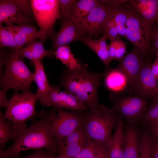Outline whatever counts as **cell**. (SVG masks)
<instances>
[{
  "mask_svg": "<svg viewBox=\"0 0 158 158\" xmlns=\"http://www.w3.org/2000/svg\"><path fill=\"white\" fill-rule=\"evenodd\" d=\"M152 138L158 142V121L150 123L144 126Z\"/></svg>",
  "mask_w": 158,
  "mask_h": 158,
  "instance_id": "8d00e7d4",
  "label": "cell"
},
{
  "mask_svg": "<svg viewBox=\"0 0 158 158\" xmlns=\"http://www.w3.org/2000/svg\"><path fill=\"white\" fill-rule=\"evenodd\" d=\"M14 1L20 12L25 17L32 19L33 14L30 0H14Z\"/></svg>",
  "mask_w": 158,
  "mask_h": 158,
  "instance_id": "836d02e7",
  "label": "cell"
},
{
  "mask_svg": "<svg viewBox=\"0 0 158 158\" xmlns=\"http://www.w3.org/2000/svg\"><path fill=\"white\" fill-rule=\"evenodd\" d=\"M104 83L110 94L120 95L128 91L129 82L125 72L118 66L114 68L109 66L105 68Z\"/></svg>",
  "mask_w": 158,
  "mask_h": 158,
  "instance_id": "2e32d148",
  "label": "cell"
},
{
  "mask_svg": "<svg viewBox=\"0 0 158 158\" xmlns=\"http://www.w3.org/2000/svg\"><path fill=\"white\" fill-rule=\"evenodd\" d=\"M81 111L88 140L99 145L109 147L112 130L122 117L112 107L103 104L98 108Z\"/></svg>",
  "mask_w": 158,
  "mask_h": 158,
  "instance_id": "3957f363",
  "label": "cell"
},
{
  "mask_svg": "<svg viewBox=\"0 0 158 158\" xmlns=\"http://www.w3.org/2000/svg\"><path fill=\"white\" fill-rule=\"evenodd\" d=\"M118 42V37L115 40L111 41L109 45V60L110 62L112 60H114Z\"/></svg>",
  "mask_w": 158,
  "mask_h": 158,
  "instance_id": "b9f144b4",
  "label": "cell"
},
{
  "mask_svg": "<svg viewBox=\"0 0 158 158\" xmlns=\"http://www.w3.org/2000/svg\"><path fill=\"white\" fill-rule=\"evenodd\" d=\"M126 50V44L121 38L118 37V42L114 60H120L124 56Z\"/></svg>",
  "mask_w": 158,
  "mask_h": 158,
  "instance_id": "74e56055",
  "label": "cell"
},
{
  "mask_svg": "<svg viewBox=\"0 0 158 158\" xmlns=\"http://www.w3.org/2000/svg\"><path fill=\"white\" fill-rule=\"evenodd\" d=\"M32 20L20 12L14 0H0V24H29Z\"/></svg>",
  "mask_w": 158,
  "mask_h": 158,
  "instance_id": "e0dca14e",
  "label": "cell"
},
{
  "mask_svg": "<svg viewBox=\"0 0 158 158\" xmlns=\"http://www.w3.org/2000/svg\"><path fill=\"white\" fill-rule=\"evenodd\" d=\"M54 153H53L49 152L47 158H70L59 155L58 156H56L55 155Z\"/></svg>",
  "mask_w": 158,
  "mask_h": 158,
  "instance_id": "bcb514c9",
  "label": "cell"
},
{
  "mask_svg": "<svg viewBox=\"0 0 158 158\" xmlns=\"http://www.w3.org/2000/svg\"><path fill=\"white\" fill-rule=\"evenodd\" d=\"M107 12L104 2L99 0L87 17L80 23L85 34L88 36L87 37L96 38L98 36L102 30Z\"/></svg>",
  "mask_w": 158,
  "mask_h": 158,
  "instance_id": "9a60e30c",
  "label": "cell"
},
{
  "mask_svg": "<svg viewBox=\"0 0 158 158\" xmlns=\"http://www.w3.org/2000/svg\"><path fill=\"white\" fill-rule=\"evenodd\" d=\"M6 26L12 32L19 48L23 47L37 39L42 40L39 30L30 24H7Z\"/></svg>",
  "mask_w": 158,
  "mask_h": 158,
  "instance_id": "d6986e66",
  "label": "cell"
},
{
  "mask_svg": "<svg viewBox=\"0 0 158 158\" xmlns=\"http://www.w3.org/2000/svg\"><path fill=\"white\" fill-rule=\"evenodd\" d=\"M33 65L35 68L34 81L37 86L36 93L38 100L41 103L46 99L48 95L50 85L41 61L34 60Z\"/></svg>",
  "mask_w": 158,
  "mask_h": 158,
  "instance_id": "7402d4cb",
  "label": "cell"
},
{
  "mask_svg": "<svg viewBox=\"0 0 158 158\" xmlns=\"http://www.w3.org/2000/svg\"><path fill=\"white\" fill-rule=\"evenodd\" d=\"M152 138L150 147L151 158H158V142L153 139L152 137Z\"/></svg>",
  "mask_w": 158,
  "mask_h": 158,
  "instance_id": "ee69618b",
  "label": "cell"
},
{
  "mask_svg": "<svg viewBox=\"0 0 158 158\" xmlns=\"http://www.w3.org/2000/svg\"><path fill=\"white\" fill-rule=\"evenodd\" d=\"M157 52H158V22L154 23L153 25L150 53L151 56H153Z\"/></svg>",
  "mask_w": 158,
  "mask_h": 158,
  "instance_id": "e575fe53",
  "label": "cell"
},
{
  "mask_svg": "<svg viewBox=\"0 0 158 158\" xmlns=\"http://www.w3.org/2000/svg\"><path fill=\"white\" fill-rule=\"evenodd\" d=\"M109 100L116 112L126 120L128 124L136 126L146 110L147 98L130 95L110 94Z\"/></svg>",
  "mask_w": 158,
  "mask_h": 158,
  "instance_id": "52a82bcc",
  "label": "cell"
},
{
  "mask_svg": "<svg viewBox=\"0 0 158 158\" xmlns=\"http://www.w3.org/2000/svg\"><path fill=\"white\" fill-rule=\"evenodd\" d=\"M152 137L145 130H141V145L139 158H151L150 147Z\"/></svg>",
  "mask_w": 158,
  "mask_h": 158,
  "instance_id": "f546056e",
  "label": "cell"
},
{
  "mask_svg": "<svg viewBox=\"0 0 158 158\" xmlns=\"http://www.w3.org/2000/svg\"><path fill=\"white\" fill-rule=\"evenodd\" d=\"M151 70L156 79L158 80V60L156 59L152 64Z\"/></svg>",
  "mask_w": 158,
  "mask_h": 158,
  "instance_id": "f6af8a7d",
  "label": "cell"
},
{
  "mask_svg": "<svg viewBox=\"0 0 158 158\" xmlns=\"http://www.w3.org/2000/svg\"><path fill=\"white\" fill-rule=\"evenodd\" d=\"M60 87L58 84L54 86L50 85L48 95L41 104L72 110L82 111L87 109V106L73 94L65 90L61 91Z\"/></svg>",
  "mask_w": 158,
  "mask_h": 158,
  "instance_id": "7c38bea8",
  "label": "cell"
},
{
  "mask_svg": "<svg viewBox=\"0 0 158 158\" xmlns=\"http://www.w3.org/2000/svg\"><path fill=\"white\" fill-rule=\"evenodd\" d=\"M124 125L122 119L116 125L109 147V158H123Z\"/></svg>",
  "mask_w": 158,
  "mask_h": 158,
  "instance_id": "603a6c76",
  "label": "cell"
},
{
  "mask_svg": "<svg viewBox=\"0 0 158 158\" xmlns=\"http://www.w3.org/2000/svg\"><path fill=\"white\" fill-rule=\"evenodd\" d=\"M0 158H2V157H0Z\"/></svg>",
  "mask_w": 158,
  "mask_h": 158,
  "instance_id": "c3c4849f",
  "label": "cell"
},
{
  "mask_svg": "<svg viewBox=\"0 0 158 158\" xmlns=\"http://www.w3.org/2000/svg\"><path fill=\"white\" fill-rule=\"evenodd\" d=\"M107 37L105 35L97 40H94L91 38L86 36L83 38L81 41L86 44L94 51L100 59L105 65V68L109 66V45L106 42Z\"/></svg>",
  "mask_w": 158,
  "mask_h": 158,
  "instance_id": "cb8c5ba5",
  "label": "cell"
},
{
  "mask_svg": "<svg viewBox=\"0 0 158 158\" xmlns=\"http://www.w3.org/2000/svg\"><path fill=\"white\" fill-rule=\"evenodd\" d=\"M33 18L44 42L54 32L57 19L61 20L58 0H30Z\"/></svg>",
  "mask_w": 158,
  "mask_h": 158,
  "instance_id": "ba28073f",
  "label": "cell"
},
{
  "mask_svg": "<svg viewBox=\"0 0 158 158\" xmlns=\"http://www.w3.org/2000/svg\"><path fill=\"white\" fill-rule=\"evenodd\" d=\"M109 147L100 146L93 158H109Z\"/></svg>",
  "mask_w": 158,
  "mask_h": 158,
  "instance_id": "ab89813d",
  "label": "cell"
},
{
  "mask_svg": "<svg viewBox=\"0 0 158 158\" xmlns=\"http://www.w3.org/2000/svg\"><path fill=\"white\" fill-rule=\"evenodd\" d=\"M126 4L147 21L153 23L158 21V0H129Z\"/></svg>",
  "mask_w": 158,
  "mask_h": 158,
  "instance_id": "ffe728a7",
  "label": "cell"
},
{
  "mask_svg": "<svg viewBox=\"0 0 158 158\" xmlns=\"http://www.w3.org/2000/svg\"><path fill=\"white\" fill-rule=\"evenodd\" d=\"M54 55L70 69L73 70L81 66L78 63L68 45L59 47L55 51Z\"/></svg>",
  "mask_w": 158,
  "mask_h": 158,
  "instance_id": "484cf974",
  "label": "cell"
},
{
  "mask_svg": "<svg viewBox=\"0 0 158 158\" xmlns=\"http://www.w3.org/2000/svg\"><path fill=\"white\" fill-rule=\"evenodd\" d=\"M153 24L129 8L125 37L148 57H150Z\"/></svg>",
  "mask_w": 158,
  "mask_h": 158,
  "instance_id": "8992f818",
  "label": "cell"
},
{
  "mask_svg": "<svg viewBox=\"0 0 158 158\" xmlns=\"http://www.w3.org/2000/svg\"><path fill=\"white\" fill-rule=\"evenodd\" d=\"M76 0H58L59 5L61 20L69 18Z\"/></svg>",
  "mask_w": 158,
  "mask_h": 158,
  "instance_id": "1f68e13d",
  "label": "cell"
},
{
  "mask_svg": "<svg viewBox=\"0 0 158 158\" xmlns=\"http://www.w3.org/2000/svg\"><path fill=\"white\" fill-rule=\"evenodd\" d=\"M15 51L18 56L22 58H26L29 59L31 64L33 65L34 59L32 51L29 44H28L24 47L18 49Z\"/></svg>",
  "mask_w": 158,
  "mask_h": 158,
  "instance_id": "d590c367",
  "label": "cell"
},
{
  "mask_svg": "<svg viewBox=\"0 0 158 158\" xmlns=\"http://www.w3.org/2000/svg\"><path fill=\"white\" fill-rule=\"evenodd\" d=\"M49 152L40 149L35 150L31 154L25 157H21L19 156L13 158H47Z\"/></svg>",
  "mask_w": 158,
  "mask_h": 158,
  "instance_id": "f35d334b",
  "label": "cell"
},
{
  "mask_svg": "<svg viewBox=\"0 0 158 158\" xmlns=\"http://www.w3.org/2000/svg\"><path fill=\"white\" fill-rule=\"evenodd\" d=\"M99 146L88 140L85 148L73 158H93Z\"/></svg>",
  "mask_w": 158,
  "mask_h": 158,
  "instance_id": "d6a6232c",
  "label": "cell"
},
{
  "mask_svg": "<svg viewBox=\"0 0 158 158\" xmlns=\"http://www.w3.org/2000/svg\"><path fill=\"white\" fill-rule=\"evenodd\" d=\"M156 54L157 56V58L156 59L158 60V52Z\"/></svg>",
  "mask_w": 158,
  "mask_h": 158,
  "instance_id": "7dc6e473",
  "label": "cell"
},
{
  "mask_svg": "<svg viewBox=\"0 0 158 158\" xmlns=\"http://www.w3.org/2000/svg\"><path fill=\"white\" fill-rule=\"evenodd\" d=\"M141 132L136 126H124L123 158H139Z\"/></svg>",
  "mask_w": 158,
  "mask_h": 158,
  "instance_id": "ac0fdd59",
  "label": "cell"
},
{
  "mask_svg": "<svg viewBox=\"0 0 158 158\" xmlns=\"http://www.w3.org/2000/svg\"><path fill=\"white\" fill-rule=\"evenodd\" d=\"M57 115L52 123V130L57 142L76 131L83 125L81 111H68L62 108H54Z\"/></svg>",
  "mask_w": 158,
  "mask_h": 158,
  "instance_id": "9c48e42d",
  "label": "cell"
},
{
  "mask_svg": "<svg viewBox=\"0 0 158 158\" xmlns=\"http://www.w3.org/2000/svg\"><path fill=\"white\" fill-rule=\"evenodd\" d=\"M44 42L40 40L38 41L35 40L28 44L31 48L34 61H41L44 56H47L49 54V50H45L43 46Z\"/></svg>",
  "mask_w": 158,
  "mask_h": 158,
  "instance_id": "4dcf8cb0",
  "label": "cell"
},
{
  "mask_svg": "<svg viewBox=\"0 0 158 158\" xmlns=\"http://www.w3.org/2000/svg\"><path fill=\"white\" fill-rule=\"evenodd\" d=\"M88 139L83 125L67 137L57 142L59 155L73 158L87 145Z\"/></svg>",
  "mask_w": 158,
  "mask_h": 158,
  "instance_id": "4fadbf2b",
  "label": "cell"
},
{
  "mask_svg": "<svg viewBox=\"0 0 158 158\" xmlns=\"http://www.w3.org/2000/svg\"><path fill=\"white\" fill-rule=\"evenodd\" d=\"M7 91L1 89L0 91V107L1 108L6 107L8 104L9 100L6 97Z\"/></svg>",
  "mask_w": 158,
  "mask_h": 158,
  "instance_id": "7bdbcfd3",
  "label": "cell"
},
{
  "mask_svg": "<svg viewBox=\"0 0 158 158\" xmlns=\"http://www.w3.org/2000/svg\"><path fill=\"white\" fill-rule=\"evenodd\" d=\"M149 57L134 46L130 52L124 55L120 60L117 66L127 75L129 82V87L146 64Z\"/></svg>",
  "mask_w": 158,
  "mask_h": 158,
  "instance_id": "5bb4252c",
  "label": "cell"
},
{
  "mask_svg": "<svg viewBox=\"0 0 158 158\" xmlns=\"http://www.w3.org/2000/svg\"><path fill=\"white\" fill-rule=\"evenodd\" d=\"M37 100L36 93H33L30 91H23L20 94L15 92L0 118L10 121L18 132L26 128V121L38 114L35 109Z\"/></svg>",
  "mask_w": 158,
  "mask_h": 158,
  "instance_id": "5b68a950",
  "label": "cell"
},
{
  "mask_svg": "<svg viewBox=\"0 0 158 158\" xmlns=\"http://www.w3.org/2000/svg\"><path fill=\"white\" fill-rule=\"evenodd\" d=\"M90 71L81 66L73 70H63L58 85L73 94L90 109L99 108L97 91L101 78L106 73Z\"/></svg>",
  "mask_w": 158,
  "mask_h": 158,
  "instance_id": "7a4b0ae2",
  "label": "cell"
},
{
  "mask_svg": "<svg viewBox=\"0 0 158 158\" xmlns=\"http://www.w3.org/2000/svg\"><path fill=\"white\" fill-rule=\"evenodd\" d=\"M4 72L0 77L2 89L8 91L12 89L16 92L18 90L30 91L31 84L34 81V73L31 72L24 63L23 58L16 54L15 51L5 52L1 50L0 73Z\"/></svg>",
  "mask_w": 158,
  "mask_h": 158,
  "instance_id": "277c9868",
  "label": "cell"
},
{
  "mask_svg": "<svg viewBox=\"0 0 158 158\" xmlns=\"http://www.w3.org/2000/svg\"><path fill=\"white\" fill-rule=\"evenodd\" d=\"M158 121V99H153L143 114L140 122L145 126Z\"/></svg>",
  "mask_w": 158,
  "mask_h": 158,
  "instance_id": "f1b7e54d",
  "label": "cell"
},
{
  "mask_svg": "<svg viewBox=\"0 0 158 158\" xmlns=\"http://www.w3.org/2000/svg\"><path fill=\"white\" fill-rule=\"evenodd\" d=\"M59 30L49 37L52 43V48L49 50L47 57L52 58L56 49L59 47L68 45L71 42L80 40L85 36L80 24L69 18L61 20Z\"/></svg>",
  "mask_w": 158,
  "mask_h": 158,
  "instance_id": "30bf717a",
  "label": "cell"
},
{
  "mask_svg": "<svg viewBox=\"0 0 158 158\" xmlns=\"http://www.w3.org/2000/svg\"><path fill=\"white\" fill-rule=\"evenodd\" d=\"M18 131L15 128L11 122L7 119H0V147H5L10 140H15Z\"/></svg>",
  "mask_w": 158,
  "mask_h": 158,
  "instance_id": "4316f807",
  "label": "cell"
},
{
  "mask_svg": "<svg viewBox=\"0 0 158 158\" xmlns=\"http://www.w3.org/2000/svg\"><path fill=\"white\" fill-rule=\"evenodd\" d=\"M0 45L1 48L8 47L15 51L19 49L11 31L2 24H0Z\"/></svg>",
  "mask_w": 158,
  "mask_h": 158,
  "instance_id": "83f0119b",
  "label": "cell"
},
{
  "mask_svg": "<svg viewBox=\"0 0 158 158\" xmlns=\"http://www.w3.org/2000/svg\"><path fill=\"white\" fill-rule=\"evenodd\" d=\"M56 116L54 109L41 112L39 120L18 132L12 146L5 150L1 149L0 157L13 158L19 156L21 152L30 149L45 148L49 152H57V143L52 130L53 122Z\"/></svg>",
  "mask_w": 158,
  "mask_h": 158,
  "instance_id": "6da1fadb",
  "label": "cell"
},
{
  "mask_svg": "<svg viewBox=\"0 0 158 158\" xmlns=\"http://www.w3.org/2000/svg\"><path fill=\"white\" fill-rule=\"evenodd\" d=\"M99 1H77L73 7L69 17L80 24L87 17Z\"/></svg>",
  "mask_w": 158,
  "mask_h": 158,
  "instance_id": "d4e9b609",
  "label": "cell"
},
{
  "mask_svg": "<svg viewBox=\"0 0 158 158\" xmlns=\"http://www.w3.org/2000/svg\"><path fill=\"white\" fill-rule=\"evenodd\" d=\"M152 58H148L136 79L130 86V95L158 99V82L151 70Z\"/></svg>",
  "mask_w": 158,
  "mask_h": 158,
  "instance_id": "8fae6325",
  "label": "cell"
},
{
  "mask_svg": "<svg viewBox=\"0 0 158 158\" xmlns=\"http://www.w3.org/2000/svg\"><path fill=\"white\" fill-rule=\"evenodd\" d=\"M105 34L108 39L112 41L115 40L117 37L118 32L116 25L104 31Z\"/></svg>",
  "mask_w": 158,
  "mask_h": 158,
  "instance_id": "60d3db41",
  "label": "cell"
},
{
  "mask_svg": "<svg viewBox=\"0 0 158 158\" xmlns=\"http://www.w3.org/2000/svg\"></svg>",
  "mask_w": 158,
  "mask_h": 158,
  "instance_id": "681fc988",
  "label": "cell"
},
{
  "mask_svg": "<svg viewBox=\"0 0 158 158\" xmlns=\"http://www.w3.org/2000/svg\"><path fill=\"white\" fill-rule=\"evenodd\" d=\"M107 11V15L111 18L116 23L118 34L125 37L126 23L129 8L126 3L114 5L109 4L104 1Z\"/></svg>",
  "mask_w": 158,
  "mask_h": 158,
  "instance_id": "44dd1931",
  "label": "cell"
}]
</instances>
